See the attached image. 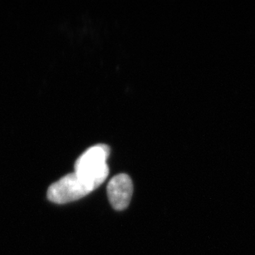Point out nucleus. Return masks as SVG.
Masks as SVG:
<instances>
[{"label": "nucleus", "instance_id": "nucleus-1", "mask_svg": "<svg viewBox=\"0 0 255 255\" xmlns=\"http://www.w3.org/2000/svg\"><path fill=\"white\" fill-rule=\"evenodd\" d=\"M98 188L94 181L73 172L49 187L47 198L56 204H64L84 198Z\"/></svg>", "mask_w": 255, "mask_h": 255}, {"label": "nucleus", "instance_id": "nucleus-2", "mask_svg": "<svg viewBox=\"0 0 255 255\" xmlns=\"http://www.w3.org/2000/svg\"><path fill=\"white\" fill-rule=\"evenodd\" d=\"M110 148L107 144H96L84 152L75 162V172L85 176L100 186L109 173L107 159Z\"/></svg>", "mask_w": 255, "mask_h": 255}, {"label": "nucleus", "instance_id": "nucleus-3", "mask_svg": "<svg viewBox=\"0 0 255 255\" xmlns=\"http://www.w3.org/2000/svg\"><path fill=\"white\" fill-rule=\"evenodd\" d=\"M108 197L112 207L123 211L128 207L133 193L131 178L125 173H120L112 178L107 188Z\"/></svg>", "mask_w": 255, "mask_h": 255}]
</instances>
